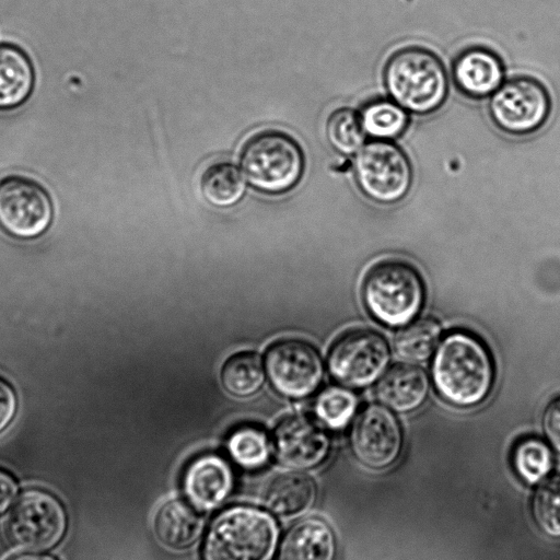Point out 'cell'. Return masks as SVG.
Instances as JSON below:
<instances>
[{
    "label": "cell",
    "mask_w": 560,
    "mask_h": 560,
    "mask_svg": "<svg viewBox=\"0 0 560 560\" xmlns=\"http://www.w3.org/2000/svg\"><path fill=\"white\" fill-rule=\"evenodd\" d=\"M432 376L436 389L447 401L467 407L480 402L488 395L493 381V365L479 339L456 331L444 338L438 348Z\"/></svg>",
    "instance_id": "obj_1"
},
{
    "label": "cell",
    "mask_w": 560,
    "mask_h": 560,
    "mask_svg": "<svg viewBox=\"0 0 560 560\" xmlns=\"http://www.w3.org/2000/svg\"><path fill=\"white\" fill-rule=\"evenodd\" d=\"M383 80L390 100L419 116L439 110L448 95L443 62L423 47H405L394 52L385 63Z\"/></svg>",
    "instance_id": "obj_2"
},
{
    "label": "cell",
    "mask_w": 560,
    "mask_h": 560,
    "mask_svg": "<svg viewBox=\"0 0 560 560\" xmlns=\"http://www.w3.org/2000/svg\"><path fill=\"white\" fill-rule=\"evenodd\" d=\"M278 536V525L268 513L247 505L228 508L207 532L202 560H271Z\"/></svg>",
    "instance_id": "obj_3"
},
{
    "label": "cell",
    "mask_w": 560,
    "mask_h": 560,
    "mask_svg": "<svg viewBox=\"0 0 560 560\" xmlns=\"http://www.w3.org/2000/svg\"><path fill=\"white\" fill-rule=\"evenodd\" d=\"M241 166L248 183L266 194L292 189L304 171V155L299 143L280 130L253 135L241 151Z\"/></svg>",
    "instance_id": "obj_4"
},
{
    "label": "cell",
    "mask_w": 560,
    "mask_h": 560,
    "mask_svg": "<svg viewBox=\"0 0 560 560\" xmlns=\"http://www.w3.org/2000/svg\"><path fill=\"white\" fill-rule=\"evenodd\" d=\"M420 276L409 265L386 260L375 265L363 283V299L381 323L397 327L409 323L423 302Z\"/></svg>",
    "instance_id": "obj_5"
},
{
    "label": "cell",
    "mask_w": 560,
    "mask_h": 560,
    "mask_svg": "<svg viewBox=\"0 0 560 560\" xmlns=\"http://www.w3.org/2000/svg\"><path fill=\"white\" fill-rule=\"evenodd\" d=\"M68 515L62 502L40 488L24 490L16 500L7 522V534L18 548L45 551L65 537Z\"/></svg>",
    "instance_id": "obj_6"
},
{
    "label": "cell",
    "mask_w": 560,
    "mask_h": 560,
    "mask_svg": "<svg viewBox=\"0 0 560 560\" xmlns=\"http://www.w3.org/2000/svg\"><path fill=\"white\" fill-rule=\"evenodd\" d=\"M353 174L361 192L383 205L402 200L413 183L408 155L400 147L385 140H372L359 150Z\"/></svg>",
    "instance_id": "obj_7"
},
{
    "label": "cell",
    "mask_w": 560,
    "mask_h": 560,
    "mask_svg": "<svg viewBox=\"0 0 560 560\" xmlns=\"http://www.w3.org/2000/svg\"><path fill=\"white\" fill-rule=\"evenodd\" d=\"M551 108L547 88L527 75L504 81L489 101L492 122L502 132L513 137L537 132L547 122Z\"/></svg>",
    "instance_id": "obj_8"
},
{
    "label": "cell",
    "mask_w": 560,
    "mask_h": 560,
    "mask_svg": "<svg viewBox=\"0 0 560 560\" xmlns=\"http://www.w3.org/2000/svg\"><path fill=\"white\" fill-rule=\"evenodd\" d=\"M389 361V350L384 338L369 329L352 330L332 346L328 366L332 376L350 387L373 383Z\"/></svg>",
    "instance_id": "obj_9"
},
{
    "label": "cell",
    "mask_w": 560,
    "mask_h": 560,
    "mask_svg": "<svg viewBox=\"0 0 560 560\" xmlns=\"http://www.w3.org/2000/svg\"><path fill=\"white\" fill-rule=\"evenodd\" d=\"M52 219V203L36 182L11 176L0 183V226L10 235L31 238L40 235Z\"/></svg>",
    "instance_id": "obj_10"
},
{
    "label": "cell",
    "mask_w": 560,
    "mask_h": 560,
    "mask_svg": "<svg viewBox=\"0 0 560 560\" xmlns=\"http://www.w3.org/2000/svg\"><path fill=\"white\" fill-rule=\"evenodd\" d=\"M266 370L272 386L291 398L311 395L323 376V363L317 351L296 339L272 345L266 354Z\"/></svg>",
    "instance_id": "obj_11"
},
{
    "label": "cell",
    "mask_w": 560,
    "mask_h": 560,
    "mask_svg": "<svg viewBox=\"0 0 560 560\" xmlns=\"http://www.w3.org/2000/svg\"><path fill=\"white\" fill-rule=\"evenodd\" d=\"M351 447L355 457L368 467L380 469L389 466L401 448L397 420L380 406L365 408L353 424Z\"/></svg>",
    "instance_id": "obj_12"
},
{
    "label": "cell",
    "mask_w": 560,
    "mask_h": 560,
    "mask_svg": "<svg viewBox=\"0 0 560 560\" xmlns=\"http://www.w3.org/2000/svg\"><path fill=\"white\" fill-rule=\"evenodd\" d=\"M278 459L295 469L316 467L327 457L330 441L325 430L306 416H290L279 422L273 434Z\"/></svg>",
    "instance_id": "obj_13"
},
{
    "label": "cell",
    "mask_w": 560,
    "mask_h": 560,
    "mask_svg": "<svg viewBox=\"0 0 560 560\" xmlns=\"http://www.w3.org/2000/svg\"><path fill=\"white\" fill-rule=\"evenodd\" d=\"M452 80L464 96L482 100L491 96L504 82V65L493 50L472 46L453 60Z\"/></svg>",
    "instance_id": "obj_14"
},
{
    "label": "cell",
    "mask_w": 560,
    "mask_h": 560,
    "mask_svg": "<svg viewBox=\"0 0 560 560\" xmlns=\"http://www.w3.org/2000/svg\"><path fill=\"white\" fill-rule=\"evenodd\" d=\"M233 474L222 457L207 454L194 459L183 476V489L190 504L198 510H212L232 490Z\"/></svg>",
    "instance_id": "obj_15"
},
{
    "label": "cell",
    "mask_w": 560,
    "mask_h": 560,
    "mask_svg": "<svg viewBox=\"0 0 560 560\" xmlns=\"http://www.w3.org/2000/svg\"><path fill=\"white\" fill-rule=\"evenodd\" d=\"M336 539L323 520L310 517L293 525L280 546L278 560H335Z\"/></svg>",
    "instance_id": "obj_16"
},
{
    "label": "cell",
    "mask_w": 560,
    "mask_h": 560,
    "mask_svg": "<svg viewBox=\"0 0 560 560\" xmlns=\"http://www.w3.org/2000/svg\"><path fill=\"white\" fill-rule=\"evenodd\" d=\"M203 518L192 504L183 500L164 503L154 517V533L166 548L183 550L201 535Z\"/></svg>",
    "instance_id": "obj_17"
},
{
    "label": "cell",
    "mask_w": 560,
    "mask_h": 560,
    "mask_svg": "<svg viewBox=\"0 0 560 560\" xmlns=\"http://www.w3.org/2000/svg\"><path fill=\"white\" fill-rule=\"evenodd\" d=\"M428 388V377L420 368L401 364L392 368L381 378L376 386V396L388 408L408 412L424 401Z\"/></svg>",
    "instance_id": "obj_18"
},
{
    "label": "cell",
    "mask_w": 560,
    "mask_h": 560,
    "mask_svg": "<svg viewBox=\"0 0 560 560\" xmlns=\"http://www.w3.org/2000/svg\"><path fill=\"white\" fill-rule=\"evenodd\" d=\"M316 499V486L305 474L289 471L277 475L266 486L264 502L275 514L295 517L306 512Z\"/></svg>",
    "instance_id": "obj_19"
},
{
    "label": "cell",
    "mask_w": 560,
    "mask_h": 560,
    "mask_svg": "<svg viewBox=\"0 0 560 560\" xmlns=\"http://www.w3.org/2000/svg\"><path fill=\"white\" fill-rule=\"evenodd\" d=\"M34 81V68L25 51L15 45L0 44V110L25 103Z\"/></svg>",
    "instance_id": "obj_20"
},
{
    "label": "cell",
    "mask_w": 560,
    "mask_h": 560,
    "mask_svg": "<svg viewBox=\"0 0 560 560\" xmlns=\"http://www.w3.org/2000/svg\"><path fill=\"white\" fill-rule=\"evenodd\" d=\"M200 189L210 205L228 208L242 199L246 185L241 171L234 164L217 162L203 172Z\"/></svg>",
    "instance_id": "obj_21"
},
{
    "label": "cell",
    "mask_w": 560,
    "mask_h": 560,
    "mask_svg": "<svg viewBox=\"0 0 560 560\" xmlns=\"http://www.w3.org/2000/svg\"><path fill=\"white\" fill-rule=\"evenodd\" d=\"M362 128L373 140L392 141L409 125V113L392 100H373L359 113Z\"/></svg>",
    "instance_id": "obj_22"
},
{
    "label": "cell",
    "mask_w": 560,
    "mask_h": 560,
    "mask_svg": "<svg viewBox=\"0 0 560 560\" xmlns=\"http://www.w3.org/2000/svg\"><path fill=\"white\" fill-rule=\"evenodd\" d=\"M221 380L225 389L237 397L255 394L265 380L260 358L254 352L232 355L223 365Z\"/></svg>",
    "instance_id": "obj_23"
},
{
    "label": "cell",
    "mask_w": 560,
    "mask_h": 560,
    "mask_svg": "<svg viewBox=\"0 0 560 560\" xmlns=\"http://www.w3.org/2000/svg\"><path fill=\"white\" fill-rule=\"evenodd\" d=\"M441 335L439 323L421 318L401 329L395 339L397 355L408 362H422L434 351Z\"/></svg>",
    "instance_id": "obj_24"
},
{
    "label": "cell",
    "mask_w": 560,
    "mask_h": 560,
    "mask_svg": "<svg viewBox=\"0 0 560 560\" xmlns=\"http://www.w3.org/2000/svg\"><path fill=\"white\" fill-rule=\"evenodd\" d=\"M365 136L359 113L353 109L339 108L327 119L326 137L338 153L357 154L364 145Z\"/></svg>",
    "instance_id": "obj_25"
},
{
    "label": "cell",
    "mask_w": 560,
    "mask_h": 560,
    "mask_svg": "<svg viewBox=\"0 0 560 560\" xmlns=\"http://www.w3.org/2000/svg\"><path fill=\"white\" fill-rule=\"evenodd\" d=\"M512 459L517 475L530 485L541 481L552 468L550 448L536 438L520 441L513 450Z\"/></svg>",
    "instance_id": "obj_26"
},
{
    "label": "cell",
    "mask_w": 560,
    "mask_h": 560,
    "mask_svg": "<svg viewBox=\"0 0 560 560\" xmlns=\"http://www.w3.org/2000/svg\"><path fill=\"white\" fill-rule=\"evenodd\" d=\"M228 450L236 463L248 469H256L265 465L270 454L266 433L253 425H244L234 430L228 440Z\"/></svg>",
    "instance_id": "obj_27"
},
{
    "label": "cell",
    "mask_w": 560,
    "mask_h": 560,
    "mask_svg": "<svg viewBox=\"0 0 560 560\" xmlns=\"http://www.w3.org/2000/svg\"><path fill=\"white\" fill-rule=\"evenodd\" d=\"M532 513L541 532L560 538V474L539 485L532 501Z\"/></svg>",
    "instance_id": "obj_28"
},
{
    "label": "cell",
    "mask_w": 560,
    "mask_h": 560,
    "mask_svg": "<svg viewBox=\"0 0 560 560\" xmlns=\"http://www.w3.org/2000/svg\"><path fill=\"white\" fill-rule=\"evenodd\" d=\"M355 407L357 399L351 392L340 387H330L318 396L315 412L327 427L341 429L352 418Z\"/></svg>",
    "instance_id": "obj_29"
},
{
    "label": "cell",
    "mask_w": 560,
    "mask_h": 560,
    "mask_svg": "<svg viewBox=\"0 0 560 560\" xmlns=\"http://www.w3.org/2000/svg\"><path fill=\"white\" fill-rule=\"evenodd\" d=\"M542 424L547 439L560 452V396L547 406Z\"/></svg>",
    "instance_id": "obj_30"
},
{
    "label": "cell",
    "mask_w": 560,
    "mask_h": 560,
    "mask_svg": "<svg viewBox=\"0 0 560 560\" xmlns=\"http://www.w3.org/2000/svg\"><path fill=\"white\" fill-rule=\"evenodd\" d=\"M15 411V393L4 380L0 378V433L11 423Z\"/></svg>",
    "instance_id": "obj_31"
},
{
    "label": "cell",
    "mask_w": 560,
    "mask_h": 560,
    "mask_svg": "<svg viewBox=\"0 0 560 560\" xmlns=\"http://www.w3.org/2000/svg\"><path fill=\"white\" fill-rule=\"evenodd\" d=\"M18 482L13 475L0 468V515L14 502L18 494Z\"/></svg>",
    "instance_id": "obj_32"
},
{
    "label": "cell",
    "mask_w": 560,
    "mask_h": 560,
    "mask_svg": "<svg viewBox=\"0 0 560 560\" xmlns=\"http://www.w3.org/2000/svg\"><path fill=\"white\" fill-rule=\"evenodd\" d=\"M8 560H59L55 556L47 553H20L9 558Z\"/></svg>",
    "instance_id": "obj_33"
}]
</instances>
